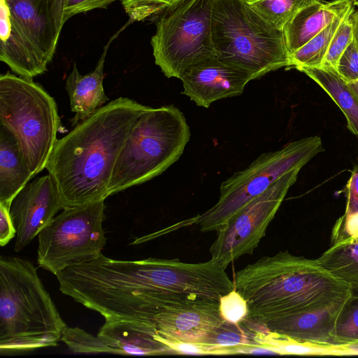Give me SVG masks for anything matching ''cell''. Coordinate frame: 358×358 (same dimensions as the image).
<instances>
[{"mask_svg": "<svg viewBox=\"0 0 358 358\" xmlns=\"http://www.w3.org/2000/svg\"><path fill=\"white\" fill-rule=\"evenodd\" d=\"M149 106L127 97L110 101L57 139L46 169L65 207L106 199L122 148Z\"/></svg>", "mask_w": 358, "mask_h": 358, "instance_id": "6da1fadb", "label": "cell"}, {"mask_svg": "<svg viewBox=\"0 0 358 358\" xmlns=\"http://www.w3.org/2000/svg\"><path fill=\"white\" fill-rule=\"evenodd\" d=\"M234 288L248 306L246 317L268 320L348 296L350 285L317 262L288 251L265 256L236 271Z\"/></svg>", "mask_w": 358, "mask_h": 358, "instance_id": "7a4b0ae2", "label": "cell"}, {"mask_svg": "<svg viewBox=\"0 0 358 358\" xmlns=\"http://www.w3.org/2000/svg\"><path fill=\"white\" fill-rule=\"evenodd\" d=\"M66 324L36 268L19 257L0 258V352L52 347Z\"/></svg>", "mask_w": 358, "mask_h": 358, "instance_id": "3957f363", "label": "cell"}, {"mask_svg": "<svg viewBox=\"0 0 358 358\" xmlns=\"http://www.w3.org/2000/svg\"><path fill=\"white\" fill-rule=\"evenodd\" d=\"M212 40L217 57L250 73L252 80L291 67L283 31L243 0H213Z\"/></svg>", "mask_w": 358, "mask_h": 358, "instance_id": "277c9868", "label": "cell"}, {"mask_svg": "<svg viewBox=\"0 0 358 358\" xmlns=\"http://www.w3.org/2000/svg\"><path fill=\"white\" fill-rule=\"evenodd\" d=\"M189 138V127L178 108L149 107L124 141L108 185V195L162 173L180 157Z\"/></svg>", "mask_w": 358, "mask_h": 358, "instance_id": "5b68a950", "label": "cell"}, {"mask_svg": "<svg viewBox=\"0 0 358 358\" xmlns=\"http://www.w3.org/2000/svg\"><path fill=\"white\" fill-rule=\"evenodd\" d=\"M0 125L17 140L34 177L46 168L61 123L56 101L31 78L0 76Z\"/></svg>", "mask_w": 358, "mask_h": 358, "instance_id": "8992f818", "label": "cell"}, {"mask_svg": "<svg viewBox=\"0 0 358 358\" xmlns=\"http://www.w3.org/2000/svg\"><path fill=\"white\" fill-rule=\"evenodd\" d=\"M324 151L320 137L314 136L291 142L282 148L262 154L248 167L233 174L220 185L217 202L202 214L164 229L198 226L201 232L217 231L247 203L266 191L286 173L301 169Z\"/></svg>", "mask_w": 358, "mask_h": 358, "instance_id": "52a82bcc", "label": "cell"}, {"mask_svg": "<svg viewBox=\"0 0 358 358\" xmlns=\"http://www.w3.org/2000/svg\"><path fill=\"white\" fill-rule=\"evenodd\" d=\"M10 31L0 43V60L19 76L33 78L47 71L64 22V0H6Z\"/></svg>", "mask_w": 358, "mask_h": 358, "instance_id": "ba28073f", "label": "cell"}, {"mask_svg": "<svg viewBox=\"0 0 358 358\" xmlns=\"http://www.w3.org/2000/svg\"><path fill=\"white\" fill-rule=\"evenodd\" d=\"M213 0H185L157 22L151 45L155 64L167 78L180 79L192 66L217 57L211 31Z\"/></svg>", "mask_w": 358, "mask_h": 358, "instance_id": "9c48e42d", "label": "cell"}, {"mask_svg": "<svg viewBox=\"0 0 358 358\" xmlns=\"http://www.w3.org/2000/svg\"><path fill=\"white\" fill-rule=\"evenodd\" d=\"M104 200L65 207L38 234L37 263L56 275L97 258L106 243Z\"/></svg>", "mask_w": 358, "mask_h": 358, "instance_id": "30bf717a", "label": "cell"}, {"mask_svg": "<svg viewBox=\"0 0 358 358\" xmlns=\"http://www.w3.org/2000/svg\"><path fill=\"white\" fill-rule=\"evenodd\" d=\"M301 169L292 171L242 207L219 231L209 252L210 260L226 269L245 255L252 254L265 236Z\"/></svg>", "mask_w": 358, "mask_h": 358, "instance_id": "8fae6325", "label": "cell"}, {"mask_svg": "<svg viewBox=\"0 0 358 358\" xmlns=\"http://www.w3.org/2000/svg\"><path fill=\"white\" fill-rule=\"evenodd\" d=\"M224 320L220 300L187 295L166 299L152 318L162 339L192 343H204Z\"/></svg>", "mask_w": 358, "mask_h": 358, "instance_id": "7c38bea8", "label": "cell"}, {"mask_svg": "<svg viewBox=\"0 0 358 358\" xmlns=\"http://www.w3.org/2000/svg\"><path fill=\"white\" fill-rule=\"evenodd\" d=\"M64 208L57 185L49 173L28 182L10 209L16 230L15 251L27 246Z\"/></svg>", "mask_w": 358, "mask_h": 358, "instance_id": "4fadbf2b", "label": "cell"}, {"mask_svg": "<svg viewBox=\"0 0 358 358\" xmlns=\"http://www.w3.org/2000/svg\"><path fill=\"white\" fill-rule=\"evenodd\" d=\"M180 80L182 93L197 106L208 108L217 100L241 95L252 78L245 70L214 57L192 66Z\"/></svg>", "mask_w": 358, "mask_h": 358, "instance_id": "5bb4252c", "label": "cell"}, {"mask_svg": "<svg viewBox=\"0 0 358 358\" xmlns=\"http://www.w3.org/2000/svg\"><path fill=\"white\" fill-rule=\"evenodd\" d=\"M349 296L315 308L279 316L262 324L269 331L300 343L322 347L335 346L333 331L338 316Z\"/></svg>", "mask_w": 358, "mask_h": 358, "instance_id": "9a60e30c", "label": "cell"}, {"mask_svg": "<svg viewBox=\"0 0 358 358\" xmlns=\"http://www.w3.org/2000/svg\"><path fill=\"white\" fill-rule=\"evenodd\" d=\"M152 324L129 320H106L97 336L117 355H175L156 338Z\"/></svg>", "mask_w": 358, "mask_h": 358, "instance_id": "2e32d148", "label": "cell"}, {"mask_svg": "<svg viewBox=\"0 0 358 358\" xmlns=\"http://www.w3.org/2000/svg\"><path fill=\"white\" fill-rule=\"evenodd\" d=\"M352 7L351 0H319L301 9L282 29L289 54L302 47Z\"/></svg>", "mask_w": 358, "mask_h": 358, "instance_id": "e0dca14e", "label": "cell"}, {"mask_svg": "<svg viewBox=\"0 0 358 358\" xmlns=\"http://www.w3.org/2000/svg\"><path fill=\"white\" fill-rule=\"evenodd\" d=\"M108 44L93 71L81 75L74 64L66 80V90L70 99L71 110L75 116L70 119L73 127L89 117L108 101L103 86V66Z\"/></svg>", "mask_w": 358, "mask_h": 358, "instance_id": "ac0fdd59", "label": "cell"}, {"mask_svg": "<svg viewBox=\"0 0 358 358\" xmlns=\"http://www.w3.org/2000/svg\"><path fill=\"white\" fill-rule=\"evenodd\" d=\"M32 178L17 140L0 125V204L10 209L15 197Z\"/></svg>", "mask_w": 358, "mask_h": 358, "instance_id": "d6986e66", "label": "cell"}, {"mask_svg": "<svg viewBox=\"0 0 358 358\" xmlns=\"http://www.w3.org/2000/svg\"><path fill=\"white\" fill-rule=\"evenodd\" d=\"M335 102L344 113L349 129L358 137V99L335 69L325 66L301 68Z\"/></svg>", "mask_w": 358, "mask_h": 358, "instance_id": "ffe728a7", "label": "cell"}, {"mask_svg": "<svg viewBox=\"0 0 358 358\" xmlns=\"http://www.w3.org/2000/svg\"><path fill=\"white\" fill-rule=\"evenodd\" d=\"M315 259L339 280L350 286L358 284V238L331 244Z\"/></svg>", "mask_w": 358, "mask_h": 358, "instance_id": "44dd1931", "label": "cell"}, {"mask_svg": "<svg viewBox=\"0 0 358 358\" xmlns=\"http://www.w3.org/2000/svg\"><path fill=\"white\" fill-rule=\"evenodd\" d=\"M348 12L334 20L302 47L292 53L290 55L291 67L299 70L301 68L322 66L331 41L339 24Z\"/></svg>", "mask_w": 358, "mask_h": 358, "instance_id": "7402d4cb", "label": "cell"}, {"mask_svg": "<svg viewBox=\"0 0 358 358\" xmlns=\"http://www.w3.org/2000/svg\"><path fill=\"white\" fill-rule=\"evenodd\" d=\"M345 192V210L333 227L331 244L358 238V164L351 172Z\"/></svg>", "mask_w": 358, "mask_h": 358, "instance_id": "603a6c76", "label": "cell"}, {"mask_svg": "<svg viewBox=\"0 0 358 358\" xmlns=\"http://www.w3.org/2000/svg\"><path fill=\"white\" fill-rule=\"evenodd\" d=\"M318 1L254 0L248 3L270 24L282 30L301 9Z\"/></svg>", "mask_w": 358, "mask_h": 358, "instance_id": "cb8c5ba5", "label": "cell"}, {"mask_svg": "<svg viewBox=\"0 0 358 358\" xmlns=\"http://www.w3.org/2000/svg\"><path fill=\"white\" fill-rule=\"evenodd\" d=\"M335 345L358 343V296L347 298L336 322L332 334Z\"/></svg>", "mask_w": 358, "mask_h": 358, "instance_id": "d4e9b609", "label": "cell"}, {"mask_svg": "<svg viewBox=\"0 0 358 358\" xmlns=\"http://www.w3.org/2000/svg\"><path fill=\"white\" fill-rule=\"evenodd\" d=\"M76 353H112V350L98 336H93L78 327H64L61 339Z\"/></svg>", "mask_w": 358, "mask_h": 358, "instance_id": "484cf974", "label": "cell"}, {"mask_svg": "<svg viewBox=\"0 0 358 358\" xmlns=\"http://www.w3.org/2000/svg\"><path fill=\"white\" fill-rule=\"evenodd\" d=\"M185 0H122L123 8L132 21H142L172 10Z\"/></svg>", "mask_w": 358, "mask_h": 358, "instance_id": "4316f807", "label": "cell"}, {"mask_svg": "<svg viewBox=\"0 0 358 358\" xmlns=\"http://www.w3.org/2000/svg\"><path fill=\"white\" fill-rule=\"evenodd\" d=\"M354 10L353 7L339 24L331 41L322 66L336 70L341 57L353 41V27L350 15Z\"/></svg>", "mask_w": 358, "mask_h": 358, "instance_id": "83f0119b", "label": "cell"}, {"mask_svg": "<svg viewBox=\"0 0 358 358\" xmlns=\"http://www.w3.org/2000/svg\"><path fill=\"white\" fill-rule=\"evenodd\" d=\"M248 311L245 299L234 288L220 299V312L226 321L240 324L246 318Z\"/></svg>", "mask_w": 358, "mask_h": 358, "instance_id": "f1b7e54d", "label": "cell"}, {"mask_svg": "<svg viewBox=\"0 0 358 358\" xmlns=\"http://www.w3.org/2000/svg\"><path fill=\"white\" fill-rule=\"evenodd\" d=\"M336 71L347 83L358 80V45L354 41L341 57Z\"/></svg>", "mask_w": 358, "mask_h": 358, "instance_id": "f546056e", "label": "cell"}, {"mask_svg": "<svg viewBox=\"0 0 358 358\" xmlns=\"http://www.w3.org/2000/svg\"><path fill=\"white\" fill-rule=\"evenodd\" d=\"M115 1L117 0H64V22L79 13L106 8Z\"/></svg>", "mask_w": 358, "mask_h": 358, "instance_id": "4dcf8cb0", "label": "cell"}, {"mask_svg": "<svg viewBox=\"0 0 358 358\" xmlns=\"http://www.w3.org/2000/svg\"><path fill=\"white\" fill-rule=\"evenodd\" d=\"M16 236L10 209L0 204V245L5 246Z\"/></svg>", "mask_w": 358, "mask_h": 358, "instance_id": "1f68e13d", "label": "cell"}, {"mask_svg": "<svg viewBox=\"0 0 358 358\" xmlns=\"http://www.w3.org/2000/svg\"><path fill=\"white\" fill-rule=\"evenodd\" d=\"M10 20L6 0H0V39L5 41L10 35Z\"/></svg>", "mask_w": 358, "mask_h": 358, "instance_id": "d6a6232c", "label": "cell"}, {"mask_svg": "<svg viewBox=\"0 0 358 358\" xmlns=\"http://www.w3.org/2000/svg\"><path fill=\"white\" fill-rule=\"evenodd\" d=\"M358 355V343L345 345H336L335 355Z\"/></svg>", "mask_w": 358, "mask_h": 358, "instance_id": "836d02e7", "label": "cell"}, {"mask_svg": "<svg viewBox=\"0 0 358 358\" xmlns=\"http://www.w3.org/2000/svg\"><path fill=\"white\" fill-rule=\"evenodd\" d=\"M353 27V41L358 45V10H353L350 15Z\"/></svg>", "mask_w": 358, "mask_h": 358, "instance_id": "e575fe53", "label": "cell"}, {"mask_svg": "<svg viewBox=\"0 0 358 358\" xmlns=\"http://www.w3.org/2000/svg\"><path fill=\"white\" fill-rule=\"evenodd\" d=\"M349 89L358 99V80L353 83H347Z\"/></svg>", "mask_w": 358, "mask_h": 358, "instance_id": "d590c367", "label": "cell"}, {"mask_svg": "<svg viewBox=\"0 0 358 358\" xmlns=\"http://www.w3.org/2000/svg\"><path fill=\"white\" fill-rule=\"evenodd\" d=\"M350 287H351V293L352 294L358 296V284L351 285Z\"/></svg>", "mask_w": 358, "mask_h": 358, "instance_id": "8d00e7d4", "label": "cell"}, {"mask_svg": "<svg viewBox=\"0 0 358 358\" xmlns=\"http://www.w3.org/2000/svg\"><path fill=\"white\" fill-rule=\"evenodd\" d=\"M352 4L358 6V0H352Z\"/></svg>", "mask_w": 358, "mask_h": 358, "instance_id": "74e56055", "label": "cell"}, {"mask_svg": "<svg viewBox=\"0 0 358 358\" xmlns=\"http://www.w3.org/2000/svg\"><path fill=\"white\" fill-rule=\"evenodd\" d=\"M244 1H246V2H250V1H254V0H243Z\"/></svg>", "mask_w": 358, "mask_h": 358, "instance_id": "f35d334b", "label": "cell"}]
</instances>
